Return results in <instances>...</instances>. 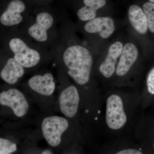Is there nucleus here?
<instances>
[{
    "label": "nucleus",
    "mask_w": 154,
    "mask_h": 154,
    "mask_svg": "<svg viewBox=\"0 0 154 154\" xmlns=\"http://www.w3.org/2000/svg\"><path fill=\"white\" fill-rule=\"evenodd\" d=\"M34 8L27 0H1L0 29L19 28Z\"/></svg>",
    "instance_id": "423d86ee"
},
{
    "label": "nucleus",
    "mask_w": 154,
    "mask_h": 154,
    "mask_svg": "<svg viewBox=\"0 0 154 154\" xmlns=\"http://www.w3.org/2000/svg\"><path fill=\"white\" fill-rule=\"evenodd\" d=\"M1 111H8L9 114L18 120L26 118L30 109L29 99L19 89L6 88L0 93Z\"/></svg>",
    "instance_id": "6e6552de"
},
{
    "label": "nucleus",
    "mask_w": 154,
    "mask_h": 154,
    "mask_svg": "<svg viewBox=\"0 0 154 154\" xmlns=\"http://www.w3.org/2000/svg\"><path fill=\"white\" fill-rule=\"evenodd\" d=\"M128 19L131 25L139 34H145L148 30L147 20L143 9L136 5H133L128 11Z\"/></svg>",
    "instance_id": "2eb2a0df"
},
{
    "label": "nucleus",
    "mask_w": 154,
    "mask_h": 154,
    "mask_svg": "<svg viewBox=\"0 0 154 154\" xmlns=\"http://www.w3.org/2000/svg\"><path fill=\"white\" fill-rule=\"evenodd\" d=\"M65 6L59 4L35 7L26 22L19 28L34 42L54 51L60 35L62 19Z\"/></svg>",
    "instance_id": "7ed1b4c3"
},
{
    "label": "nucleus",
    "mask_w": 154,
    "mask_h": 154,
    "mask_svg": "<svg viewBox=\"0 0 154 154\" xmlns=\"http://www.w3.org/2000/svg\"><path fill=\"white\" fill-rule=\"evenodd\" d=\"M58 75L63 77L67 82V84L60 91L58 97L59 110L64 116L78 121L80 108L82 105L81 92L75 84L69 83L66 76L62 74Z\"/></svg>",
    "instance_id": "1a4fd4ad"
},
{
    "label": "nucleus",
    "mask_w": 154,
    "mask_h": 154,
    "mask_svg": "<svg viewBox=\"0 0 154 154\" xmlns=\"http://www.w3.org/2000/svg\"><path fill=\"white\" fill-rule=\"evenodd\" d=\"M54 152L53 151L52 149H45L43 150L42 152H41V153L42 154H53Z\"/></svg>",
    "instance_id": "aec40b11"
},
{
    "label": "nucleus",
    "mask_w": 154,
    "mask_h": 154,
    "mask_svg": "<svg viewBox=\"0 0 154 154\" xmlns=\"http://www.w3.org/2000/svg\"><path fill=\"white\" fill-rule=\"evenodd\" d=\"M26 92L41 105L52 99L56 90L54 76L48 70L36 72L24 84Z\"/></svg>",
    "instance_id": "0eeeda50"
},
{
    "label": "nucleus",
    "mask_w": 154,
    "mask_h": 154,
    "mask_svg": "<svg viewBox=\"0 0 154 154\" xmlns=\"http://www.w3.org/2000/svg\"><path fill=\"white\" fill-rule=\"evenodd\" d=\"M34 8L51 5L54 0H27Z\"/></svg>",
    "instance_id": "6ab92c4d"
},
{
    "label": "nucleus",
    "mask_w": 154,
    "mask_h": 154,
    "mask_svg": "<svg viewBox=\"0 0 154 154\" xmlns=\"http://www.w3.org/2000/svg\"><path fill=\"white\" fill-rule=\"evenodd\" d=\"M84 23V32L90 35L97 34L104 39L109 38L115 31V23L111 17H97Z\"/></svg>",
    "instance_id": "ddd939ff"
},
{
    "label": "nucleus",
    "mask_w": 154,
    "mask_h": 154,
    "mask_svg": "<svg viewBox=\"0 0 154 154\" xmlns=\"http://www.w3.org/2000/svg\"><path fill=\"white\" fill-rule=\"evenodd\" d=\"M149 1L152 3H154V0H149Z\"/></svg>",
    "instance_id": "4be33fe9"
},
{
    "label": "nucleus",
    "mask_w": 154,
    "mask_h": 154,
    "mask_svg": "<svg viewBox=\"0 0 154 154\" xmlns=\"http://www.w3.org/2000/svg\"><path fill=\"white\" fill-rule=\"evenodd\" d=\"M59 4L63 5L66 7V5L67 2H68L69 0H57Z\"/></svg>",
    "instance_id": "412c9836"
},
{
    "label": "nucleus",
    "mask_w": 154,
    "mask_h": 154,
    "mask_svg": "<svg viewBox=\"0 0 154 154\" xmlns=\"http://www.w3.org/2000/svg\"><path fill=\"white\" fill-rule=\"evenodd\" d=\"M106 90L105 126L112 135L122 137L134 128L140 116L141 93L138 88L112 87Z\"/></svg>",
    "instance_id": "f03ea898"
},
{
    "label": "nucleus",
    "mask_w": 154,
    "mask_h": 154,
    "mask_svg": "<svg viewBox=\"0 0 154 154\" xmlns=\"http://www.w3.org/2000/svg\"><path fill=\"white\" fill-rule=\"evenodd\" d=\"M43 137L53 150H61L79 144L82 138L78 121L57 115L48 116L42 120Z\"/></svg>",
    "instance_id": "39448f33"
},
{
    "label": "nucleus",
    "mask_w": 154,
    "mask_h": 154,
    "mask_svg": "<svg viewBox=\"0 0 154 154\" xmlns=\"http://www.w3.org/2000/svg\"><path fill=\"white\" fill-rule=\"evenodd\" d=\"M74 25L67 15L62 19L60 35L54 49V59L58 73L65 75L73 82L81 92L84 101L86 92L91 91L94 59L91 51L75 39Z\"/></svg>",
    "instance_id": "f257e3e1"
},
{
    "label": "nucleus",
    "mask_w": 154,
    "mask_h": 154,
    "mask_svg": "<svg viewBox=\"0 0 154 154\" xmlns=\"http://www.w3.org/2000/svg\"><path fill=\"white\" fill-rule=\"evenodd\" d=\"M1 48L26 69L34 72L55 57L54 51L42 47L22 33L19 28L0 29Z\"/></svg>",
    "instance_id": "20e7f679"
},
{
    "label": "nucleus",
    "mask_w": 154,
    "mask_h": 154,
    "mask_svg": "<svg viewBox=\"0 0 154 154\" xmlns=\"http://www.w3.org/2000/svg\"><path fill=\"white\" fill-rule=\"evenodd\" d=\"M82 5L76 9V14L81 22H85L97 17V12L106 3V0H82Z\"/></svg>",
    "instance_id": "4468645a"
},
{
    "label": "nucleus",
    "mask_w": 154,
    "mask_h": 154,
    "mask_svg": "<svg viewBox=\"0 0 154 154\" xmlns=\"http://www.w3.org/2000/svg\"><path fill=\"white\" fill-rule=\"evenodd\" d=\"M113 147L106 149V152L115 154H144L143 149L139 143H114Z\"/></svg>",
    "instance_id": "dca6fc26"
},
{
    "label": "nucleus",
    "mask_w": 154,
    "mask_h": 154,
    "mask_svg": "<svg viewBox=\"0 0 154 154\" xmlns=\"http://www.w3.org/2000/svg\"><path fill=\"white\" fill-rule=\"evenodd\" d=\"M143 9L147 20L149 30L154 33V4L147 2L144 4Z\"/></svg>",
    "instance_id": "f3484780"
},
{
    "label": "nucleus",
    "mask_w": 154,
    "mask_h": 154,
    "mask_svg": "<svg viewBox=\"0 0 154 154\" xmlns=\"http://www.w3.org/2000/svg\"><path fill=\"white\" fill-rule=\"evenodd\" d=\"M153 149L154 151V140L153 141Z\"/></svg>",
    "instance_id": "5701e85b"
},
{
    "label": "nucleus",
    "mask_w": 154,
    "mask_h": 154,
    "mask_svg": "<svg viewBox=\"0 0 154 154\" xmlns=\"http://www.w3.org/2000/svg\"><path fill=\"white\" fill-rule=\"evenodd\" d=\"M146 91L147 94L154 96V67L149 72L146 80Z\"/></svg>",
    "instance_id": "a211bd4d"
},
{
    "label": "nucleus",
    "mask_w": 154,
    "mask_h": 154,
    "mask_svg": "<svg viewBox=\"0 0 154 154\" xmlns=\"http://www.w3.org/2000/svg\"><path fill=\"white\" fill-rule=\"evenodd\" d=\"M123 46L122 42L120 41L112 43L109 47L105 58L97 67L98 72L104 79L106 89L111 87L116 66Z\"/></svg>",
    "instance_id": "9b49d317"
},
{
    "label": "nucleus",
    "mask_w": 154,
    "mask_h": 154,
    "mask_svg": "<svg viewBox=\"0 0 154 154\" xmlns=\"http://www.w3.org/2000/svg\"><path fill=\"white\" fill-rule=\"evenodd\" d=\"M139 58L137 48L132 43H126L119 60L111 87L129 88V75Z\"/></svg>",
    "instance_id": "9d476101"
},
{
    "label": "nucleus",
    "mask_w": 154,
    "mask_h": 154,
    "mask_svg": "<svg viewBox=\"0 0 154 154\" xmlns=\"http://www.w3.org/2000/svg\"><path fill=\"white\" fill-rule=\"evenodd\" d=\"M0 78L9 86L17 85L26 72L25 68L9 54L1 48Z\"/></svg>",
    "instance_id": "f8f14e48"
}]
</instances>
